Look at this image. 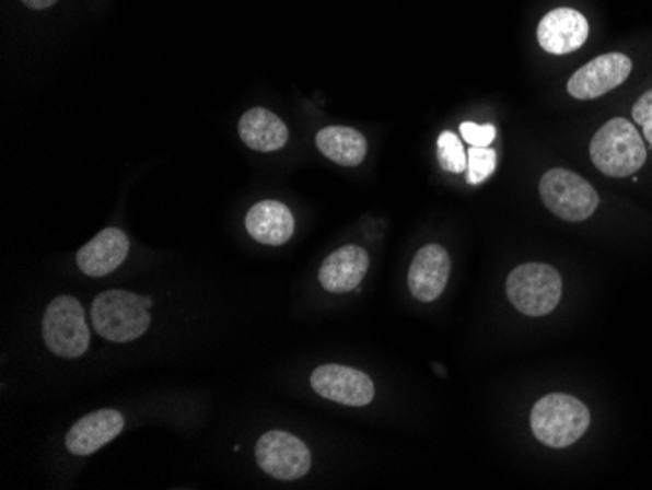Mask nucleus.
Returning <instances> with one entry per match:
<instances>
[{"instance_id": "6", "label": "nucleus", "mask_w": 652, "mask_h": 490, "mask_svg": "<svg viewBox=\"0 0 652 490\" xmlns=\"http://www.w3.org/2000/svg\"><path fill=\"white\" fill-rule=\"evenodd\" d=\"M539 194L547 209L564 221H584L598 209V191L580 174L552 168L539 182Z\"/></svg>"}, {"instance_id": "15", "label": "nucleus", "mask_w": 652, "mask_h": 490, "mask_svg": "<svg viewBox=\"0 0 652 490\" xmlns=\"http://www.w3.org/2000/svg\"><path fill=\"white\" fill-rule=\"evenodd\" d=\"M245 225L254 241L270 246L288 243L295 231L293 213L288 206L270 200L253 206L246 213Z\"/></svg>"}, {"instance_id": "10", "label": "nucleus", "mask_w": 652, "mask_h": 490, "mask_svg": "<svg viewBox=\"0 0 652 490\" xmlns=\"http://www.w3.org/2000/svg\"><path fill=\"white\" fill-rule=\"evenodd\" d=\"M452 260L444 246L427 245L418 250L408 270V288L418 301L438 300L450 280Z\"/></svg>"}, {"instance_id": "11", "label": "nucleus", "mask_w": 652, "mask_h": 490, "mask_svg": "<svg viewBox=\"0 0 652 490\" xmlns=\"http://www.w3.org/2000/svg\"><path fill=\"white\" fill-rule=\"evenodd\" d=\"M589 20L574 9H555L545 14L537 26V42L547 54L577 51L589 39Z\"/></svg>"}, {"instance_id": "5", "label": "nucleus", "mask_w": 652, "mask_h": 490, "mask_svg": "<svg viewBox=\"0 0 652 490\" xmlns=\"http://www.w3.org/2000/svg\"><path fill=\"white\" fill-rule=\"evenodd\" d=\"M42 332L47 348L65 360L81 358L91 346V328L81 301L71 295L55 298L47 305Z\"/></svg>"}, {"instance_id": "19", "label": "nucleus", "mask_w": 652, "mask_h": 490, "mask_svg": "<svg viewBox=\"0 0 652 490\" xmlns=\"http://www.w3.org/2000/svg\"><path fill=\"white\" fill-rule=\"evenodd\" d=\"M497 171V153L490 147H471L467 151V182L477 186Z\"/></svg>"}, {"instance_id": "14", "label": "nucleus", "mask_w": 652, "mask_h": 490, "mask_svg": "<svg viewBox=\"0 0 652 490\" xmlns=\"http://www.w3.org/2000/svg\"><path fill=\"white\" fill-rule=\"evenodd\" d=\"M368 268H370V255L362 246H342L323 262L318 272V282L330 293H348L362 283Z\"/></svg>"}, {"instance_id": "21", "label": "nucleus", "mask_w": 652, "mask_h": 490, "mask_svg": "<svg viewBox=\"0 0 652 490\" xmlns=\"http://www.w3.org/2000/svg\"><path fill=\"white\" fill-rule=\"evenodd\" d=\"M633 119L637 126L643 128L644 139L652 147V91L644 92L643 96L634 102Z\"/></svg>"}, {"instance_id": "4", "label": "nucleus", "mask_w": 652, "mask_h": 490, "mask_svg": "<svg viewBox=\"0 0 652 490\" xmlns=\"http://www.w3.org/2000/svg\"><path fill=\"white\" fill-rule=\"evenodd\" d=\"M507 293L520 313L544 317L561 301V276L547 264H522L508 276Z\"/></svg>"}, {"instance_id": "13", "label": "nucleus", "mask_w": 652, "mask_h": 490, "mask_svg": "<svg viewBox=\"0 0 652 490\" xmlns=\"http://www.w3.org/2000/svg\"><path fill=\"white\" fill-rule=\"evenodd\" d=\"M129 253V238L124 231L108 228L77 253V266L91 278H104L119 268Z\"/></svg>"}, {"instance_id": "7", "label": "nucleus", "mask_w": 652, "mask_h": 490, "mask_svg": "<svg viewBox=\"0 0 652 490\" xmlns=\"http://www.w3.org/2000/svg\"><path fill=\"white\" fill-rule=\"evenodd\" d=\"M256 462L278 481H298L311 469L307 445L281 430H272L258 440Z\"/></svg>"}, {"instance_id": "16", "label": "nucleus", "mask_w": 652, "mask_h": 490, "mask_svg": "<svg viewBox=\"0 0 652 490\" xmlns=\"http://www.w3.org/2000/svg\"><path fill=\"white\" fill-rule=\"evenodd\" d=\"M238 133L246 147L260 153H272L288 143L290 131L273 112L253 108L238 121Z\"/></svg>"}, {"instance_id": "12", "label": "nucleus", "mask_w": 652, "mask_h": 490, "mask_svg": "<svg viewBox=\"0 0 652 490\" xmlns=\"http://www.w3.org/2000/svg\"><path fill=\"white\" fill-rule=\"evenodd\" d=\"M124 417L118 410L104 409L92 412L74 422L65 438L67 450L73 455H91L121 434Z\"/></svg>"}, {"instance_id": "9", "label": "nucleus", "mask_w": 652, "mask_h": 490, "mask_svg": "<svg viewBox=\"0 0 652 490\" xmlns=\"http://www.w3.org/2000/svg\"><path fill=\"white\" fill-rule=\"evenodd\" d=\"M633 63L624 54H604L580 67L569 81V94L577 101H594L627 81Z\"/></svg>"}, {"instance_id": "8", "label": "nucleus", "mask_w": 652, "mask_h": 490, "mask_svg": "<svg viewBox=\"0 0 652 490\" xmlns=\"http://www.w3.org/2000/svg\"><path fill=\"white\" fill-rule=\"evenodd\" d=\"M311 387L321 397L346 407H365L375 397L372 377L348 365L326 363L311 375Z\"/></svg>"}, {"instance_id": "2", "label": "nucleus", "mask_w": 652, "mask_h": 490, "mask_svg": "<svg viewBox=\"0 0 652 490\" xmlns=\"http://www.w3.org/2000/svg\"><path fill=\"white\" fill-rule=\"evenodd\" d=\"M590 159L599 173L626 178L643 168L647 145L631 121L614 118L592 139Z\"/></svg>"}, {"instance_id": "18", "label": "nucleus", "mask_w": 652, "mask_h": 490, "mask_svg": "<svg viewBox=\"0 0 652 490\" xmlns=\"http://www.w3.org/2000/svg\"><path fill=\"white\" fill-rule=\"evenodd\" d=\"M465 149L459 141V137L452 131H444L438 137V161L440 166L447 173L462 174L467 171V159H465Z\"/></svg>"}, {"instance_id": "1", "label": "nucleus", "mask_w": 652, "mask_h": 490, "mask_svg": "<svg viewBox=\"0 0 652 490\" xmlns=\"http://www.w3.org/2000/svg\"><path fill=\"white\" fill-rule=\"evenodd\" d=\"M151 300L124 290L101 293L92 303L94 330L109 342L126 345L145 335L151 325Z\"/></svg>"}, {"instance_id": "17", "label": "nucleus", "mask_w": 652, "mask_h": 490, "mask_svg": "<svg viewBox=\"0 0 652 490\" xmlns=\"http://www.w3.org/2000/svg\"><path fill=\"white\" fill-rule=\"evenodd\" d=\"M318 151L340 166H358L368 155L365 137L352 128L330 126L317 133Z\"/></svg>"}, {"instance_id": "22", "label": "nucleus", "mask_w": 652, "mask_h": 490, "mask_svg": "<svg viewBox=\"0 0 652 490\" xmlns=\"http://www.w3.org/2000/svg\"><path fill=\"white\" fill-rule=\"evenodd\" d=\"M22 2H24L26 7H30V9L44 10L47 9V7L55 4L57 0H22Z\"/></svg>"}, {"instance_id": "3", "label": "nucleus", "mask_w": 652, "mask_h": 490, "mask_svg": "<svg viewBox=\"0 0 652 490\" xmlns=\"http://www.w3.org/2000/svg\"><path fill=\"white\" fill-rule=\"evenodd\" d=\"M532 430L542 444L549 447H569L586 434L590 410L582 400L571 395L552 393L535 402L532 410Z\"/></svg>"}, {"instance_id": "20", "label": "nucleus", "mask_w": 652, "mask_h": 490, "mask_svg": "<svg viewBox=\"0 0 652 490\" xmlns=\"http://www.w3.org/2000/svg\"><path fill=\"white\" fill-rule=\"evenodd\" d=\"M463 139L467 143H471V147H490V143L494 141L497 137V128L494 126H479V124H473V121H463L462 128Z\"/></svg>"}]
</instances>
